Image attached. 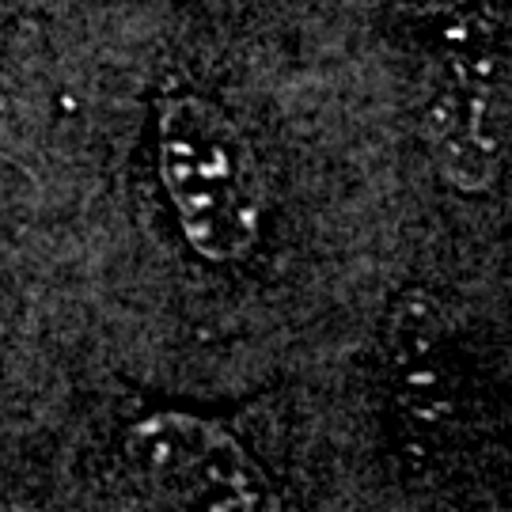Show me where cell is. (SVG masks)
<instances>
[{"label": "cell", "mask_w": 512, "mask_h": 512, "mask_svg": "<svg viewBox=\"0 0 512 512\" xmlns=\"http://www.w3.org/2000/svg\"><path fill=\"white\" fill-rule=\"evenodd\" d=\"M156 167L186 247L205 262H239L262 239V175L255 148L209 95H167L156 110Z\"/></svg>", "instance_id": "1"}, {"label": "cell", "mask_w": 512, "mask_h": 512, "mask_svg": "<svg viewBox=\"0 0 512 512\" xmlns=\"http://www.w3.org/2000/svg\"><path fill=\"white\" fill-rule=\"evenodd\" d=\"M126 456L148 486L186 512H285L243 444L198 414H148L126 433Z\"/></svg>", "instance_id": "2"}, {"label": "cell", "mask_w": 512, "mask_h": 512, "mask_svg": "<svg viewBox=\"0 0 512 512\" xmlns=\"http://www.w3.org/2000/svg\"><path fill=\"white\" fill-rule=\"evenodd\" d=\"M421 141L456 194H490L509 156V65L497 50H456L421 107Z\"/></svg>", "instance_id": "3"}, {"label": "cell", "mask_w": 512, "mask_h": 512, "mask_svg": "<svg viewBox=\"0 0 512 512\" xmlns=\"http://www.w3.org/2000/svg\"><path fill=\"white\" fill-rule=\"evenodd\" d=\"M452 311L429 289L395 296L384 319V376L403 437L418 452H437L463 421V380L452 349Z\"/></svg>", "instance_id": "4"}, {"label": "cell", "mask_w": 512, "mask_h": 512, "mask_svg": "<svg viewBox=\"0 0 512 512\" xmlns=\"http://www.w3.org/2000/svg\"><path fill=\"white\" fill-rule=\"evenodd\" d=\"M12 110H16V92H12V76L0 73V137L12 126Z\"/></svg>", "instance_id": "5"}]
</instances>
